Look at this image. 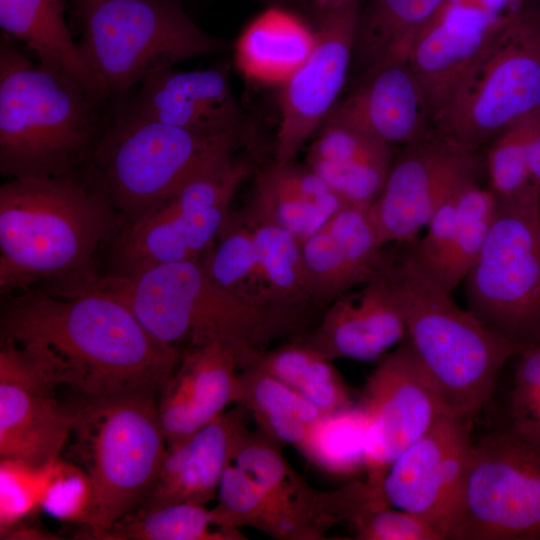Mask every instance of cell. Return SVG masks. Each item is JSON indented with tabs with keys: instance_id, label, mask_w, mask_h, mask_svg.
Listing matches in <instances>:
<instances>
[{
	"instance_id": "6da1fadb",
	"label": "cell",
	"mask_w": 540,
	"mask_h": 540,
	"mask_svg": "<svg viewBox=\"0 0 540 540\" xmlns=\"http://www.w3.org/2000/svg\"><path fill=\"white\" fill-rule=\"evenodd\" d=\"M1 339L78 405L158 396L181 352L155 339L115 296L90 286L7 296Z\"/></svg>"
},
{
	"instance_id": "7a4b0ae2",
	"label": "cell",
	"mask_w": 540,
	"mask_h": 540,
	"mask_svg": "<svg viewBox=\"0 0 540 540\" xmlns=\"http://www.w3.org/2000/svg\"><path fill=\"white\" fill-rule=\"evenodd\" d=\"M121 220L75 174L11 178L0 186V293L61 292L97 275L95 255Z\"/></svg>"
},
{
	"instance_id": "3957f363",
	"label": "cell",
	"mask_w": 540,
	"mask_h": 540,
	"mask_svg": "<svg viewBox=\"0 0 540 540\" xmlns=\"http://www.w3.org/2000/svg\"><path fill=\"white\" fill-rule=\"evenodd\" d=\"M402 245L400 252L385 251L382 267L405 339L447 410L472 422L491 399L505 364L521 351L461 308Z\"/></svg>"
},
{
	"instance_id": "277c9868",
	"label": "cell",
	"mask_w": 540,
	"mask_h": 540,
	"mask_svg": "<svg viewBox=\"0 0 540 540\" xmlns=\"http://www.w3.org/2000/svg\"><path fill=\"white\" fill-rule=\"evenodd\" d=\"M108 108L74 80L34 64L1 31L2 175L11 179L74 174L99 141Z\"/></svg>"
},
{
	"instance_id": "5b68a950",
	"label": "cell",
	"mask_w": 540,
	"mask_h": 540,
	"mask_svg": "<svg viewBox=\"0 0 540 540\" xmlns=\"http://www.w3.org/2000/svg\"><path fill=\"white\" fill-rule=\"evenodd\" d=\"M82 286L118 298L166 345L180 351V345L189 349L221 343L235 351L240 363L254 362L262 354L263 342L283 318L221 286L202 258L156 265L130 275L97 274Z\"/></svg>"
},
{
	"instance_id": "8992f818",
	"label": "cell",
	"mask_w": 540,
	"mask_h": 540,
	"mask_svg": "<svg viewBox=\"0 0 540 540\" xmlns=\"http://www.w3.org/2000/svg\"><path fill=\"white\" fill-rule=\"evenodd\" d=\"M243 135L244 129L222 136L195 134L145 119L114 102L99 141L74 174L123 225L156 209L198 173L235 153Z\"/></svg>"
},
{
	"instance_id": "52a82bcc",
	"label": "cell",
	"mask_w": 540,
	"mask_h": 540,
	"mask_svg": "<svg viewBox=\"0 0 540 540\" xmlns=\"http://www.w3.org/2000/svg\"><path fill=\"white\" fill-rule=\"evenodd\" d=\"M78 49L113 102L151 73L221 52L227 42L202 30L182 0H68Z\"/></svg>"
},
{
	"instance_id": "ba28073f",
	"label": "cell",
	"mask_w": 540,
	"mask_h": 540,
	"mask_svg": "<svg viewBox=\"0 0 540 540\" xmlns=\"http://www.w3.org/2000/svg\"><path fill=\"white\" fill-rule=\"evenodd\" d=\"M71 436L95 491L90 522L77 538L91 539L137 509L153 487L167 451L157 396L78 405Z\"/></svg>"
},
{
	"instance_id": "9c48e42d",
	"label": "cell",
	"mask_w": 540,
	"mask_h": 540,
	"mask_svg": "<svg viewBox=\"0 0 540 540\" xmlns=\"http://www.w3.org/2000/svg\"><path fill=\"white\" fill-rule=\"evenodd\" d=\"M446 540H540V445L508 425L473 440Z\"/></svg>"
},
{
	"instance_id": "30bf717a",
	"label": "cell",
	"mask_w": 540,
	"mask_h": 540,
	"mask_svg": "<svg viewBox=\"0 0 540 540\" xmlns=\"http://www.w3.org/2000/svg\"><path fill=\"white\" fill-rule=\"evenodd\" d=\"M540 108V1L519 0L434 129L480 150L507 124Z\"/></svg>"
},
{
	"instance_id": "8fae6325",
	"label": "cell",
	"mask_w": 540,
	"mask_h": 540,
	"mask_svg": "<svg viewBox=\"0 0 540 540\" xmlns=\"http://www.w3.org/2000/svg\"><path fill=\"white\" fill-rule=\"evenodd\" d=\"M463 282L468 309L490 329L521 352L540 342V201L499 200Z\"/></svg>"
},
{
	"instance_id": "7c38bea8",
	"label": "cell",
	"mask_w": 540,
	"mask_h": 540,
	"mask_svg": "<svg viewBox=\"0 0 540 540\" xmlns=\"http://www.w3.org/2000/svg\"><path fill=\"white\" fill-rule=\"evenodd\" d=\"M368 214L384 246L412 243L436 211L464 187L479 182L484 156L433 130L401 147Z\"/></svg>"
},
{
	"instance_id": "4fadbf2b",
	"label": "cell",
	"mask_w": 540,
	"mask_h": 540,
	"mask_svg": "<svg viewBox=\"0 0 540 540\" xmlns=\"http://www.w3.org/2000/svg\"><path fill=\"white\" fill-rule=\"evenodd\" d=\"M360 2L310 19L315 41L278 96L275 161L292 162L338 102L352 65Z\"/></svg>"
},
{
	"instance_id": "5bb4252c",
	"label": "cell",
	"mask_w": 540,
	"mask_h": 540,
	"mask_svg": "<svg viewBox=\"0 0 540 540\" xmlns=\"http://www.w3.org/2000/svg\"><path fill=\"white\" fill-rule=\"evenodd\" d=\"M368 417L365 467L378 489L389 464L435 422L451 414L404 339L370 376L362 403Z\"/></svg>"
},
{
	"instance_id": "9a60e30c",
	"label": "cell",
	"mask_w": 540,
	"mask_h": 540,
	"mask_svg": "<svg viewBox=\"0 0 540 540\" xmlns=\"http://www.w3.org/2000/svg\"><path fill=\"white\" fill-rule=\"evenodd\" d=\"M471 426L452 414L439 418L389 464L378 489L387 505L427 520L444 540L473 443Z\"/></svg>"
},
{
	"instance_id": "2e32d148",
	"label": "cell",
	"mask_w": 540,
	"mask_h": 540,
	"mask_svg": "<svg viewBox=\"0 0 540 540\" xmlns=\"http://www.w3.org/2000/svg\"><path fill=\"white\" fill-rule=\"evenodd\" d=\"M504 15L463 1L447 0L417 38L408 64L433 126L461 94L495 38Z\"/></svg>"
},
{
	"instance_id": "e0dca14e",
	"label": "cell",
	"mask_w": 540,
	"mask_h": 540,
	"mask_svg": "<svg viewBox=\"0 0 540 540\" xmlns=\"http://www.w3.org/2000/svg\"><path fill=\"white\" fill-rule=\"evenodd\" d=\"M0 344V459L41 466L67 445L77 407L64 406L11 343Z\"/></svg>"
},
{
	"instance_id": "ac0fdd59",
	"label": "cell",
	"mask_w": 540,
	"mask_h": 540,
	"mask_svg": "<svg viewBox=\"0 0 540 540\" xmlns=\"http://www.w3.org/2000/svg\"><path fill=\"white\" fill-rule=\"evenodd\" d=\"M118 103L145 119L204 136L245 128L227 67L199 71L163 68L144 78L133 95Z\"/></svg>"
},
{
	"instance_id": "d6986e66",
	"label": "cell",
	"mask_w": 540,
	"mask_h": 540,
	"mask_svg": "<svg viewBox=\"0 0 540 540\" xmlns=\"http://www.w3.org/2000/svg\"><path fill=\"white\" fill-rule=\"evenodd\" d=\"M230 204L185 210L164 202L140 218L123 224L109 243L113 275L201 259L229 216Z\"/></svg>"
},
{
	"instance_id": "ffe728a7",
	"label": "cell",
	"mask_w": 540,
	"mask_h": 540,
	"mask_svg": "<svg viewBox=\"0 0 540 540\" xmlns=\"http://www.w3.org/2000/svg\"><path fill=\"white\" fill-rule=\"evenodd\" d=\"M310 295L328 305L363 285L378 271L385 248L368 207L348 205L300 242Z\"/></svg>"
},
{
	"instance_id": "44dd1931",
	"label": "cell",
	"mask_w": 540,
	"mask_h": 540,
	"mask_svg": "<svg viewBox=\"0 0 540 540\" xmlns=\"http://www.w3.org/2000/svg\"><path fill=\"white\" fill-rule=\"evenodd\" d=\"M498 205L494 192L480 182L458 191L436 211L422 238L406 244L415 263L452 293L479 257Z\"/></svg>"
},
{
	"instance_id": "7402d4cb",
	"label": "cell",
	"mask_w": 540,
	"mask_h": 540,
	"mask_svg": "<svg viewBox=\"0 0 540 540\" xmlns=\"http://www.w3.org/2000/svg\"><path fill=\"white\" fill-rule=\"evenodd\" d=\"M233 349L211 343L184 350L157 401L160 426L167 449L188 439L221 415L237 395Z\"/></svg>"
},
{
	"instance_id": "603a6c76",
	"label": "cell",
	"mask_w": 540,
	"mask_h": 540,
	"mask_svg": "<svg viewBox=\"0 0 540 540\" xmlns=\"http://www.w3.org/2000/svg\"><path fill=\"white\" fill-rule=\"evenodd\" d=\"M329 114L391 146L418 143L434 130L408 61L361 75Z\"/></svg>"
},
{
	"instance_id": "cb8c5ba5",
	"label": "cell",
	"mask_w": 540,
	"mask_h": 540,
	"mask_svg": "<svg viewBox=\"0 0 540 540\" xmlns=\"http://www.w3.org/2000/svg\"><path fill=\"white\" fill-rule=\"evenodd\" d=\"M405 338L404 321L381 263L370 280L328 305L309 345L328 358L371 361Z\"/></svg>"
},
{
	"instance_id": "d4e9b609",
	"label": "cell",
	"mask_w": 540,
	"mask_h": 540,
	"mask_svg": "<svg viewBox=\"0 0 540 540\" xmlns=\"http://www.w3.org/2000/svg\"><path fill=\"white\" fill-rule=\"evenodd\" d=\"M392 148L328 114L313 136L306 165L348 205L369 207L388 176Z\"/></svg>"
},
{
	"instance_id": "484cf974",
	"label": "cell",
	"mask_w": 540,
	"mask_h": 540,
	"mask_svg": "<svg viewBox=\"0 0 540 540\" xmlns=\"http://www.w3.org/2000/svg\"><path fill=\"white\" fill-rule=\"evenodd\" d=\"M346 206L307 165L274 161L257 174L246 213L285 229L302 242Z\"/></svg>"
},
{
	"instance_id": "4316f807",
	"label": "cell",
	"mask_w": 540,
	"mask_h": 540,
	"mask_svg": "<svg viewBox=\"0 0 540 540\" xmlns=\"http://www.w3.org/2000/svg\"><path fill=\"white\" fill-rule=\"evenodd\" d=\"M237 445L233 422L219 415L179 445L167 449L153 487L138 508L179 502L204 504L218 489Z\"/></svg>"
},
{
	"instance_id": "83f0119b",
	"label": "cell",
	"mask_w": 540,
	"mask_h": 540,
	"mask_svg": "<svg viewBox=\"0 0 540 540\" xmlns=\"http://www.w3.org/2000/svg\"><path fill=\"white\" fill-rule=\"evenodd\" d=\"M68 0H0L1 31L34 52L39 64L81 85L97 101L112 99L83 59L67 25Z\"/></svg>"
},
{
	"instance_id": "f1b7e54d",
	"label": "cell",
	"mask_w": 540,
	"mask_h": 540,
	"mask_svg": "<svg viewBox=\"0 0 540 540\" xmlns=\"http://www.w3.org/2000/svg\"><path fill=\"white\" fill-rule=\"evenodd\" d=\"M314 41L311 24L281 5H272L240 35L236 65L252 79L282 83L305 61Z\"/></svg>"
},
{
	"instance_id": "f546056e",
	"label": "cell",
	"mask_w": 540,
	"mask_h": 540,
	"mask_svg": "<svg viewBox=\"0 0 540 540\" xmlns=\"http://www.w3.org/2000/svg\"><path fill=\"white\" fill-rule=\"evenodd\" d=\"M447 0H369L361 9L353 58L359 77L379 66L407 62L429 21Z\"/></svg>"
},
{
	"instance_id": "4dcf8cb0",
	"label": "cell",
	"mask_w": 540,
	"mask_h": 540,
	"mask_svg": "<svg viewBox=\"0 0 540 540\" xmlns=\"http://www.w3.org/2000/svg\"><path fill=\"white\" fill-rule=\"evenodd\" d=\"M484 166L500 201H540V108L511 121L488 143Z\"/></svg>"
},
{
	"instance_id": "1f68e13d",
	"label": "cell",
	"mask_w": 540,
	"mask_h": 540,
	"mask_svg": "<svg viewBox=\"0 0 540 540\" xmlns=\"http://www.w3.org/2000/svg\"><path fill=\"white\" fill-rule=\"evenodd\" d=\"M245 214L254 233L259 301L284 317L314 303L305 277L300 241L275 224Z\"/></svg>"
},
{
	"instance_id": "d6a6232c",
	"label": "cell",
	"mask_w": 540,
	"mask_h": 540,
	"mask_svg": "<svg viewBox=\"0 0 540 540\" xmlns=\"http://www.w3.org/2000/svg\"><path fill=\"white\" fill-rule=\"evenodd\" d=\"M214 511L203 504L179 502L153 508H138L108 530L95 534L96 540H213L229 536L214 531Z\"/></svg>"
},
{
	"instance_id": "836d02e7",
	"label": "cell",
	"mask_w": 540,
	"mask_h": 540,
	"mask_svg": "<svg viewBox=\"0 0 540 540\" xmlns=\"http://www.w3.org/2000/svg\"><path fill=\"white\" fill-rule=\"evenodd\" d=\"M326 355L308 346H285L256 361L259 369L289 385L322 413L347 406V394Z\"/></svg>"
},
{
	"instance_id": "e575fe53",
	"label": "cell",
	"mask_w": 540,
	"mask_h": 540,
	"mask_svg": "<svg viewBox=\"0 0 540 540\" xmlns=\"http://www.w3.org/2000/svg\"><path fill=\"white\" fill-rule=\"evenodd\" d=\"M368 417L362 406L323 413L304 440L309 455L332 472L365 467Z\"/></svg>"
},
{
	"instance_id": "d590c367",
	"label": "cell",
	"mask_w": 540,
	"mask_h": 540,
	"mask_svg": "<svg viewBox=\"0 0 540 540\" xmlns=\"http://www.w3.org/2000/svg\"><path fill=\"white\" fill-rule=\"evenodd\" d=\"M202 261L210 276L221 286L264 305L256 294V246L252 225L245 213L229 214Z\"/></svg>"
},
{
	"instance_id": "8d00e7d4",
	"label": "cell",
	"mask_w": 540,
	"mask_h": 540,
	"mask_svg": "<svg viewBox=\"0 0 540 540\" xmlns=\"http://www.w3.org/2000/svg\"><path fill=\"white\" fill-rule=\"evenodd\" d=\"M41 470L40 509L59 521L87 526L95 502L88 473L60 456L41 465Z\"/></svg>"
},
{
	"instance_id": "74e56055",
	"label": "cell",
	"mask_w": 540,
	"mask_h": 540,
	"mask_svg": "<svg viewBox=\"0 0 540 540\" xmlns=\"http://www.w3.org/2000/svg\"><path fill=\"white\" fill-rule=\"evenodd\" d=\"M253 401L270 431L287 443H303L323 414L289 385L259 369Z\"/></svg>"
},
{
	"instance_id": "f35d334b",
	"label": "cell",
	"mask_w": 540,
	"mask_h": 540,
	"mask_svg": "<svg viewBox=\"0 0 540 540\" xmlns=\"http://www.w3.org/2000/svg\"><path fill=\"white\" fill-rule=\"evenodd\" d=\"M41 466L0 460V538L40 509Z\"/></svg>"
},
{
	"instance_id": "ab89813d",
	"label": "cell",
	"mask_w": 540,
	"mask_h": 540,
	"mask_svg": "<svg viewBox=\"0 0 540 540\" xmlns=\"http://www.w3.org/2000/svg\"><path fill=\"white\" fill-rule=\"evenodd\" d=\"M373 499L352 518L357 536L369 540H444L441 533L422 517L388 507Z\"/></svg>"
},
{
	"instance_id": "60d3db41",
	"label": "cell",
	"mask_w": 540,
	"mask_h": 540,
	"mask_svg": "<svg viewBox=\"0 0 540 540\" xmlns=\"http://www.w3.org/2000/svg\"><path fill=\"white\" fill-rule=\"evenodd\" d=\"M518 356L508 426L540 445V342Z\"/></svg>"
},
{
	"instance_id": "b9f144b4",
	"label": "cell",
	"mask_w": 540,
	"mask_h": 540,
	"mask_svg": "<svg viewBox=\"0 0 540 540\" xmlns=\"http://www.w3.org/2000/svg\"><path fill=\"white\" fill-rule=\"evenodd\" d=\"M218 493L220 505L213 510L217 525L229 528L233 520L266 508L270 496L243 470L228 464L221 476Z\"/></svg>"
},
{
	"instance_id": "7bdbcfd3",
	"label": "cell",
	"mask_w": 540,
	"mask_h": 540,
	"mask_svg": "<svg viewBox=\"0 0 540 540\" xmlns=\"http://www.w3.org/2000/svg\"><path fill=\"white\" fill-rule=\"evenodd\" d=\"M235 464L247 473L269 496L276 499L285 483L286 468L277 453L261 445H237Z\"/></svg>"
},
{
	"instance_id": "ee69618b",
	"label": "cell",
	"mask_w": 540,
	"mask_h": 540,
	"mask_svg": "<svg viewBox=\"0 0 540 540\" xmlns=\"http://www.w3.org/2000/svg\"><path fill=\"white\" fill-rule=\"evenodd\" d=\"M311 19L319 14L358 3L360 0H295Z\"/></svg>"
},
{
	"instance_id": "f6af8a7d",
	"label": "cell",
	"mask_w": 540,
	"mask_h": 540,
	"mask_svg": "<svg viewBox=\"0 0 540 540\" xmlns=\"http://www.w3.org/2000/svg\"><path fill=\"white\" fill-rule=\"evenodd\" d=\"M259 1L266 2L270 4V6H272V5H281L285 0H259Z\"/></svg>"
},
{
	"instance_id": "bcb514c9",
	"label": "cell",
	"mask_w": 540,
	"mask_h": 540,
	"mask_svg": "<svg viewBox=\"0 0 540 540\" xmlns=\"http://www.w3.org/2000/svg\"><path fill=\"white\" fill-rule=\"evenodd\" d=\"M540 1V0H539Z\"/></svg>"
}]
</instances>
